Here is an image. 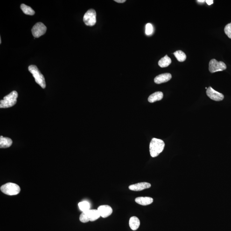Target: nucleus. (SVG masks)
<instances>
[{
    "label": "nucleus",
    "mask_w": 231,
    "mask_h": 231,
    "mask_svg": "<svg viewBox=\"0 0 231 231\" xmlns=\"http://www.w3.org/2000/svg\"><path fill=\"white\" fill-rule=\"evenodd\" d=\"M165 143L164 141L159 139H152L149 145V151L152 157H157L164 150Z\"/></svg>",
    "instance_id": "f257e3e1"
},
{
    "label": "nucleus",
    "mask_w": 231,
    "mask_h": 231,
    "mask_svg": "<svg viewBox=\"0 0 231 231\" xmlns=\"http://www.w3.org/2000/svg\"><path fill=\"white\" fill-rule=\"evenodd\" d=\"M18 93L16 91H13L10 94L3 97V100L0 101V108H10L14 105L17 102Z\"/></svg>",
    "instance_id": "f03ea898"
},
{
    "label": "nucleus",
    "mask_w": 231,
    "mask_h": 231,
    "mask_svg": "<svg viewBox=\"0 0 231 231\" xmlns=\"http://www.w3.org/2000/svg\"><path fill=\"white\" fill-rule=\"evenodd\" d=\"M28 70L33 76L36 82L40 85L42 88L45 89L46 87L45 78L37 66L35 65H30L29 66Z\"/></svg>",
    "instance_id": "7ed1b4c3"
},
{
    "label": "nucleus",
    "mask_w": 231,
    "mask_h": 231,
    "mask_svg": "<svg viewBox=\"0 0 231 231\" xmlns=\"http://www.w3.org/2000/svg\"><path fill=\"white\" fill-rule=\"evenodd\" d=\"M2 192L8 195H16L20 192V188L17 184L13 183H8L1 187Z\"/></svg>",
    "instance_id": "20e7f679"
},
{
    "label": "nucleus",
    "mask_w": 231,
    "mask_h": 231,
    "mask_svg": "<svg viewBox=\"0 0 231 231\" xmlns=\"http://www.w3.org/2000/svg\"><path fill=\"white\" fill-rule=\"evenodd\" d=\"M96 13L95 10L93 9H90L84 16L83 21L86 25L93 26L96 22Z\"/></svg>",
    "instance_id": "39448f33"
},
{
    "label": "nucleus",
    "mask_w": 231,
    "mask_h": 231,
    "mask_svg": "<svg viewBox=\"0 0 231 231\" xmlns=\"http://www.w3.org/2000/svg\"><path fill=\"white\" fill-rule=\"evenodd\" d=\"M226 64L222 61H218L216 59H211L209 64V70L211 73L222 71L226 69Z\"/></svg>",
    "instance_id": "423d86ee"
},
{
    "label": "nucleus",
    "mask_w": 231,
    "mask_h": 231,
    "mask_svg": "<svg viewBox=\"0 0 231 231\" xmlns=\"http://www.w3.org/2000/svg\"><path fill=\"white\" fill-rule=\"evenodd\" d=\"M46 31V27L41 22L36 23L31 30L33 35L35 38L40 37L45 33Z\"/></svg>",
    "instance_id": "0eeeda50"
},
{
    "label": "nucleus",
    "mask_w": 231,
    "mask_h": 231,
    "mask_svg": "<svg viewBox=\"0 0 231 231\" xmlns=\"http://www.w3.org/2000/svg\"><path fill=\"white\" fill-rule=\"evenodd\" d=\"M206 94L211 100L215 101H222L224 99V96L222 93H219L213 90L212 87H209L206 90Z\"/></svg>",
    "instance_id": "6e6552de"
},
{
    "label": "nucleus",
    "mask_w": 231,
    "mask_h": 231,
    "mask_svg": "<svg viewBox=\"0 0 231 231\" xmlns=\"http://www.w3.org/2000/svg\"><path fill=\"white\" fill-rule=\"evenodd\" d=\"M97 210L103 218H108L113 213L112 208L108 205H101L98 207Z\"/></svg>",
    "instance_id": "1a4fd4ad"
},
{
    "label": "nucleus",
    "mask_w": 231,
    "mask_h": 231,
    "mask_svg": "<svg viewBox=\"0 0 231 231\" xmlns=\"http://www.w3.org/2000/svg\"><path fill=\"white\" fill-rule=\"evenodd\" d=\"M151 187V185L150 183L146 182H143L136 183V184L131 185L128 188H129V189L131 191H140L149 188Z\"/></svg>",
    "instance_id": "9d476101"
},
{
    "label": "nucleus",
    "mask_w": 231,
    "mask_h": 231,
    "mask_svg": "<svg viewBox=\"0 0 231 231\" xmlns=\"http://www.w3.org/2000/svg\"><path fill=\"white\" fill-rule=\"evenodd\" d=\"M172 79V75L169 73H164L157 76L154 79V82L157 84H161L167 82Z\"/></svg>",
    "instance_id": "9b49d317"
},
{
    "label": "nucleus",
    "mask_w": 231,
    "mask_h": 231,
    "mask_svg": "<svg viewBox=\"0 0 231 231\" xmlns=\"http://www.w3.org/2000/svg\"><path fill=\"white\" fill-rule=\"evenodd\" d=\"M135 201L139 205L146 206L152 203L153 199L150 197H138L135 199Z\"/></svg>",
    "instance_id": "f8f14e48"
},
{
    "label": "nucleus",
    "mask_w": 231,
    "mask_h": 231,
    "mask_svg": "<svg viewBox=\"0 0 231 231\" xmlns=\"http://www.w3.org/2000/svg\"><path fill=\"white\" fill-rule=\"evenodd\" d=\"M86 212L90 221H95L101 217L98 210L90 209L89 210L86 211Z\"/></svg>",
    "instance_id": "ddd939ff"
},
{
    "label": "nucleus",
    "mask_w": 231,
    "mask_h": 231,
    "mask_svg": "<svg viewBox=\"0 0 231 231\" xmlns=\"http://www.w3.org/2000/svg\"><path fill=\"white\" fill-rule=\"evenodd\" d=\"M129 226L132 230H136L140 226L139 219L136 217L133 216L130 218L129 221Z\"/></svg>",
    "instance_id": "4468645a"
},
{
    "label": "nucleus",
    "mask_w": 231,
    "mask_h": 231,
    "mask_svg": "<svg viewBox=\"0 0 231 231\" xmlns=\"http://www.w3.org/2000/svg\"><path fill=\"white\" fill-rule=\"evenodd\" d=\"M13 143L12 140L9 137L0 136V148H7L10 147Z\"/></svg>",
    "instance_id": "2eb2a0df"
},
{
    "label": "nucleus",
    "mask_w": 231,
    "mask_h": 231,
    "mask_svg": "<svg viewBox=\"0 0 231 231\" xmlns=\"http://www.w3.org/2000/svg\"><path fill=\"white\" fill-rule=\"evenodd\" d=\"M164 95L162 92H155L148 98V101L150 103H153L156 101H160L163 99Z\"/></svg>",
    "instance_id": "dca6fc26"
},
{
    "label": "nucleus",
    "mask_w": 231,
    "mask_h": 231,
    "mask_svg": "<svg viewBox=\"0 0 231 231\" xmlns=\"http://www.w3.org/2000/svg\"><path fill=\"white\" fill-rule=\"evenodd\" d=\"M171 62L172 61H171V59L166 55L162 59H160L159 61H158V65L162 68L167 67L171 64Z\"/></svg>",
    "instance_id": "f3484780"
},
{
    "label": "nucleus",
    "mask_w": 231,
    "mask_h": 231,
    "mask_svg": "<svg viewBox=\"0 0 231 231\" xmlns=\"http://www.w3.org/2000/svg\"><path fill=\"white\" fill-rule=\"evenodd\" d=\"M20 8L21 10L25 14L33 16L35 13L32 8L23 3L21 4Z\"/></svg>",
    "instance_id": "a211bd4d"
},
{
    "label": "nucleus",
    "mask_w": 231,
    "mask_h": 231,
    "mask_svg": "<svg viewBox=\"0 0 231 231\" xmlns=\"http://www.w3.org/2000/svg\"><path fill=\"white\" fill-rule=\"evenodd\" d=\"M173 54L178 61L181 62H183L186 60V54L184 52L181 51V50L176 51L173 53Z\"/></svg>",
    "instance_id": "6ab92c4d"
},
{
    "label": "nucleus",
    "mask_w": 231,
    "mask_h": 231,
    "mask_svg": "<svg viewBox=\"0 0 231 231\" xmlns=\"http://www.w3.org/2000/svg\"><path fill=\"white\" fill-rule=\"evenodd\" d=\"M79 207L80 210L82 212H86L89 210L90 205L89 203L87 201H83L79 203Z\"/></svg>",
    "instance_id": "aec40b11"
},
{
    "label": "nucleus",
    "mask_w": 231,
    "mask_h": 231,
    "mask_svg": "<svg viewBox=\"0 0 231 231\" xmlns=\"http://www.w3.org/2000/svg\"><path fill=\"white\" fill-rule=\"evenodd\" d=\"M79 220H80V222L83 223H86L90 221L86 212H82V213H81L80 216Z\"/></svg>",
    "instance_id": "412c9836"
},
{
    "label": "nucleus",
    "mask_w": 231,
    "mask_h": 231,
    "mask_svg": "<svg viewBox=\"0 0 231 231\" xmlns=\"http://www.w3.org/2000/svg\"><path fill=\"white\" fill-rule=\"evenodd\" d=\"M224 32L228 38L231 39V23L227 24L225 26Z\"/></svg>",
    "instance_id": "4be33fe9"
},
{
    "label": "nucleus",
    "mask_w": 231,
    "mask_h": 231,
    "mask_svg": "<svg viewBox=\"0 0 231 231\" xmlns=\"http://www.w3.org/2000/svg\"><path fill=\"white\" fill-rule=\"evenodd\" d=\"M153 26L150 23H148L146 26V34L147 35H150L153 32Z\"/></svg>",
    "instance_id": "5701e85b"
},
{
    "label": "nucleus",
    "mask_w": 231,
    "mask_h": 231,
    "mask_svg": "<svg viewBox=\"0 0 231 231\" xmlns=\"http://www.w3.org/2000/svg\"><path fill=\"white\" fill-rule=\"evenodd\" d=\"M206 3L208 4V5H210L211 4H213V0H206L205 1Z\"/></svg>",
    "instance_id": "b1692460"
},
{
    "label": "nucleus",
    "mask_w": 231,
    "mask_h": 231,
    "mask_svg": "<svg viewBox=\"0 0 231 231\" xmlns=\"http://www.w3.org/2000/svg\"><path fill=\"white\" fill-rule=\"evenodd\" d=\"M114 1L119 3H124L125 2H126V0H114Z\"/></svg>",
    "instance_id": "393cba45"
},
{
    "label": "nucleus",
    "mask_w": 231,
    "mask_h": 231,
    "mask_svg": "<svg viewBox=\"0 0 231 231\" xmlns=\"http://www.w3.org/2000/svg\"><path fill=\"white\" fill-rule=\"evenodd\" d=\"M197 2H199V3H204V2H205V0H198L197 1Z\"/></svg>",
    "instance_id": "a878e982"
},
{
    "label": "nucleus",
    "mask_w": 231,
    "mask_h": 231,
    "mask_svg": "<svg viewBox=\"0 0 231 231\" xmlns=\"http://www.w3.org/2000/svg\"><path fill=\"white\" fill-rule=\"evenodd\" d=\"M2 44V39H1V38H0V44Z\"/></svg>",
    "instance_id": "bb28decb"
}]
</instances>
